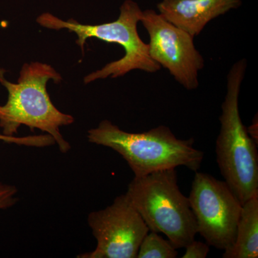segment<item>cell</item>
Listing matches in <instances>:
<instances>
[{
    "label": "cell",
    "instance_id": "obj_1",
    "mask_svg": "<svg viewBox=\"0 0 258 258\" xmlns=\"http://www.w3.org/2000/svg\"><path fill=\"white\" fill-rule=\"evenodd\" d=\"M88 142L113 149L126 161L134 176L185 166L198 171L205 154L194 147L195 139H179L161 125L143 133L121 130L108 120L88 132Z\"/></svg>",
    "mask_w": 258,
    "mask_h": 258
},
{
    "label": "cell",
    "instance_id": "obj_2",
    "mask_svg": "<svg viewBox=\"0 0 258 258\" xmlns=\"http://www.w3.org/2000/svg\"><path fill=\"white\" fill-rule=\"evenodd\" d=\"M4 70L0 69V83L8 90L6 104L0 106V127L3 134L13 137L22 125L33 131L40 129L55 140L62 153L71 150V145L62 137L60 126L72 124V115L62 113L55 108L47 91V83L62 80L50 64L35 62L23 64L18 83L5 79Z\"/></svg>",
    "mask_w": 258,
    "mask_h": 258
},
{
    "label": "cell",
    "instance_id": "obj_3",
    "mask_svg": "<svg viewBox=\"0 0 258 258\" xmlns=\"http://www.w3.org/2000/svg\"><path fill=\"white\" fill-rule=\"evenodd\" d=\"M247 64L246 59H241L232 64L227 74L215 149L220 172L242 205L258 196L257 144L249 137L239 111V96Z\"/></svg>",
    "mask_w": 258,
    "mask_h": 258
},
{
    "label": "cell",
    "instance_id": "obj_4",
    "mask_svg": "<svg viewBox=\"0 0 258 258\" xmlns=\"http://www.w3.org/2000/svg\"><path fill=\"white\" fill-rule=\"evenodd\" d=\"M143 11L133 0H125L120 8L118 18L111 23L101 25H82L74 19L63 21L46 13L37 18V23L44 28L60 30L67 29L79 37L76 43L83 52L86 40L91 37L99 39L108 43L118 44L124 49L122 58L108 63L98 71L91 73L84 78L86 84L98 79L122 77L134 70L154 74L160 71L161 66L149 55V45L141 39L138 33L139 23H141Z\"/></svg>",
    "mask_w": 258,
    "mask_h": 258
},
{
    "label": "cell",
    "instance_id": "obj_5",
    "mask_svg": "<svg viewBox=\"0 0 258 258\" xmlns=\"http://www.w3.org/2000/svg\"><path fill=\"white\" fill-rule=\"evenodd\" d=\"M125 194L149 231L165 235L176 249L195 240L196 219L189 198L180 191L176 169L134 176Z\"/></svg>",
    "mask_w": 258,
    "mask_h": 258
},
{
    "label": "cell",
    "instance_id": "obj_6",
    "mask_svg": "<svg viewBox=\"0 0 258 258\" xmlns=\"http://www.w3.org/2000/svg\"><path fill=\"white\" fill-rule=\"evenodd\" d=\"M198 233L206 243L226 250L235 242L242 204L225 181L196 171L189 198Z\"/></svg>",
    "mask_w": 258,
    "mask_h": 258
},
{
    "label": "cell",
    "instance_id": "obj_7",
    "mask_svg": "<svg viewBox=\"0 0 258 258\" xmlns=\"http://www.w3.org/2000/svg\"><path fill=\"white\" fill-rule=\"evenodd\" d=\"M141 23L149 34V55L153 60L167 70L185 89H198L199 74L205 62L194 37L154 10H144Z\"/></svg>",
    "mask_w": 258,
    "mask_h": 258
},
{
    "label": "cell",
    "instance_id": "obj_8",
    "mask_svg": "<svg viewBox=\"0 0 258 258\" xmlns=\"http://www.w3.org/2000/svg\"><path fill=\"white\" fill-rule=\"evenodd\" d=\"M88 224L97 241L96 247L92 252L79 254V258H136L149 232L126 194L115 198L106 208L91 212Z\"/></svg>",
    "mask_w": 258,
    "mask_h": 258
},
{
    "label": "cell",
    "instance_id": "obj_9",
    "mask_svg": "<svg viewBox=\"0 0 258 258\" xmlns=\"http://www.w3.org/2000/svg\"><path fill=\"white\" fill-rule=\"evenodd\" d=\"M241 0H161L158 13L195 38L214 19L238 9Z\"/></svg>",
    "mask_w": 258,
    "mask_h": 258
},
{
    "label": "cell",
    "instance_id": "obj_10",
    "mask_svg": "<svg viewBox=\"0 0 258 258\" xmlns=\"http://www.w3.org/2000/svg\"><path fill=\"white\" fill-rule=\"evenodd\" d=\"M258 196L242 205L233 244L224 252V258H257Z\"/></svg>",
    "mask_w": 258,
    "mask_h": 258
},
{
    "label": "cell",
    "instance_id": "obj_11",
    "mask_svg": "<svg viewBox=\"0 0 258 258\" xmlns=\"http://www.w3.org/2000/svg\"><path fill=\"white\" fill-rule=\"evenodd\" d=\"M177 255V250L169 240L149 231L140 244L137 257L175 258Z\"/></svg>",
    "mask_w": 258,
    "mask_h": 258
},
{
    "label": "cell",
    "instance_id": "obj_12",
    "mask_svg": "<svg viewBox=\"0 0 258 258\" xmlns=\"http://www.w3.org/2000/svg\"><path fill=\"white\" fill-rule=\"evenodd\" d=\"M0 141L9 144L32 147H47L55 144V140L49 134L38 136H28L25 137H9L0 134Z\"/></svg>",
    "mask_w": 258,
    "mask_h": 258
},
{
    "label": "cell",
    "instance_id": "obj_13",
    "mask_svg": "<svg viewBox=\"0 0 258 258\" xmlns=\"http://www.w3.org/2000/svg\"><path fill=\"white\" fill-rule=\"evenodd\" d=\"M18 189L13 185L0 183V210H7L14 206L18 199Z\"/></svg>",
    "mask_w": 258,
    "mask_h": 258
},
{
    "label": "cell",
    "instance_id": "obj_14",
    "mask_svg": "<svg viewBox=\"0 0 258 258\" xmlns=\"http://www.w3.org/2000/svg\"><path fill=\"white\" fill-rule=\"evenodd\" d=\"M182 258H205L210 252V245L208 243L194 240L186 247Z\"/></svg>",
    "mask_w": 258,
    "mask_h": 258
},
{
    "label": "cell",
    "instance_id": "obj_15",
    "mask_svg": "<svg viewBox=\"0 0 258 258\" xmlns=\"http://www.w3.org/2000/svg\"><path fill=\"white\" fill-rule=\"evenodd\" d=\"M247 132H248L249 137H251L255 143L257 144L258 141V131H257V117H254L253 122H252V125L250 126L247 128Z\"/></svg>",
    "mask_w": 258,
    "mask_h": 258
}]
</instances>
